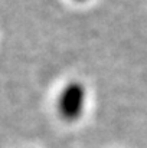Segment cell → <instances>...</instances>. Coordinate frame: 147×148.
I'll list each match as a JSON object with an SVG mask.
<instances>
[{
    "mask_svg": "<svg viewBox=\"0 0 147 148\" xmlns=\"http://www.w3.org/2000/svg\"><path fill=\"white\" fill-rule=\"evenodd\" d=\"M85 98V89L78 82H72L63 88L58 99V109L61 116L69 121L77 119L84 111Z\"/></svg>",
    "mask_w": 147,
    "mask_h": 148,
    "instance_id": "6da1fadb",
    "label": "cell"
}]
</instances>
